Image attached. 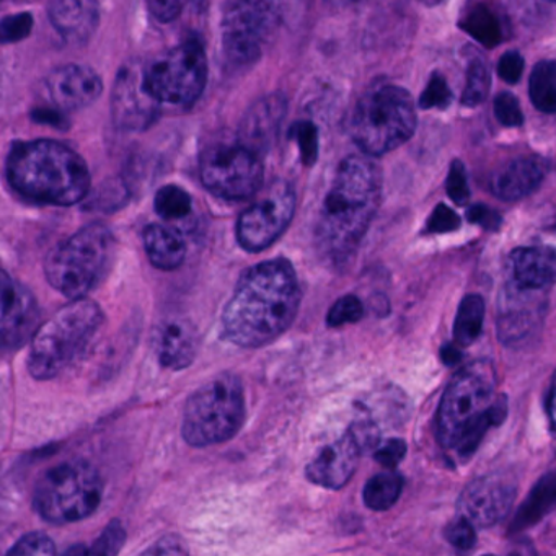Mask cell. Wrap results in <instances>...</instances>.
Here are the masks:
<instances>
[{"label":"cell","mask_w":556,"mask_h":556,"mask_svg":"<svg viewBox=\"0 0 556 556\" xmlns=\"http://www.w3.org/2000/svg\"><path fill=\"white\" fill-rule=\"evenodd\" d=\"M40 325V307L24 285L0 269V348H21Z\"/></svg>","instance_id":"cell-17"},{"label":"cell","mask_w":556,"mask_h":556,"mask_svg":"<svg viewBox=\"0 0 556 556\" xmlns=\"http://www.w3.org/2000/svg\"><path fill=\"white\" fill-rule=\"evenodd\" d=\"M441 357L447 366H452V364L458 363V361L462 359V353L454 344H445V346L442 348Z\"/></svg>","instance_id":"cell-48"},{"label":"cell","mask_w":556,"mask_h":556,"mask_svg":"<svg viewBox=\"0 0 556 556\" xmlns=\"http://www.w3.org/2000/svg\"><path fill=\"white\" fill-rule=\"evenodd\" d=\"M496 387L488 361L470 364L448 382L438 408V441L454 460L467 462L488 429L506 419L507 400Z\"/></svg>","instance_id":"cell-3"},{"label":"cell","mask_w":556,"mask_h":556,"mask_svg":"<svg viewBox=\"0 0 556 556\" xmlns=\"http://www.w3.org/2000/svg\"><path fill=\"white\" fill-rule=\"evenodd\" d=\"M516 496V478L507 471H493L475 478L464 488L457 501V513L475 529H488L509 514Z\"/></svg>","instance_id":"cell-15"},{"label":"cell","mask_w":556,"mask_h":556,"mask_svg":"<svg viewBox=\"0 0 556 556\" xmlns=\"http://www.w3.org/2000/svg\"><path fill=\"white\" fill-rule=\"evenodd\" d=\"M200 174L211 193L229 201L252 198L265 178L262 157L240 142L207 149L201 155Z\"/></svg>","instance_id":"cell-12"},{"label":"cell","mask_w":556,"mask_h":556,"mask_svg":"<svg viewBox=\"0 0 556 556\" xmlns=\"http://www.w3.org/2000/svg\"><path fill=\"white\" fill-rule=\"evenodd\" d=\"M295 213V191L288 181H275L237 223V240L250 253L271 247L285 233Z\"/></svg>","instance_id":"cell-13"},{"label":"cell","mask_w":556,"mask_h":556,"mask_svg":"<svg viewBox=\"0 0 556 556\" xmlns=\"http://www.w3.org/2000/svg\"><path fill=\"white\" fill-rule=\"evenodd\" d=\"M462 30L467 31L484 48L497 47L504 37L500 18L484 4H477L467 12L462 22Z\"/></svg>","instance_id":"cell-28"},{"label":"cell","mask_w":556,"mask_h":556,"mask_svg":"<svg viewBox=\"0 0 556 556\" xmlns=\"http://www.w3.org/2000/svg\"><path fill=\"white\" fill-rule=\"evenodd\" d=\"M484 321V301L481 295L468 294L458 305L454 324L455 343L460 348L470 346L480 337Z\"/></svg>","instance_id":"cell-27"},{"label":"cell","mask_w":556,"mask_h":556,"mask_svg":"<svg viewBox=\"0 0 556 556\" xmlns=\"http://www.w3.org/2000/svg\"><path fill=\"white\" fill-rule=\"evenodd\" d=\"M288 0H226L223 21L224 54L233 66L258 60L278 30Z\"/></svg>","instance_id":"cell-10"},{"label":"cell","mask_w":556,"mask_h":556,"mask_svg":"<svg viewBox=\"0 0 556 556\" xmlns=\"http://www.w3.org/2000/svg\"><path fill=\"white\" fill-rule=\"evenodd\" d=\"M364 317V305L356 295H343L331 305L327 315V325L330 328L356 324Z\"/></svg>","instance_id":"cell-33"},{"label":"cell","mask_w":556,"mask_h":556,"mask_svg":"<svg viewBox=\"0 0 556 556\" xmlns=\"http://www.w3.org/2000/svg\"><path fill=\"white\" fill-rule=\"evenodd\" d=\"M34 30V15L30 12L9 15L0 21V43H17Z\"/></svg>","instance_id":"cell-36"},{"label":"cell","mask_w":556,"mask_h":556,"mask_svg":"<svg viewBox=\"0 0 556 556\" xmlns=\"http://www.w3.org/2000/svg\"><path fill=\"white\" fill-rule=\"evenodd\" d=\"M546 2H549V4H552V2H555V0H546Z\"/></svg>","instance_id":"cell-52"},{"label":"cell","mask_w":556,"mask_h":556,"mask_svg":"<svg viewBox=\"0 0 556 556\" xmlns=\"http://www.w3.org/2000/svg\"><path fill=\"white\" fill-rule=\"evenodd\" d=\"M35 122L45 123V125L56 126V128H66V119L60 115V113L54 112V110H40V112L34 113Z\"/></svg>","instance_id":"cell-47"},{"label":"cell","mask_w":556,"mask_h":556,"mask_svg":"<svg viewBox=\"0 0 556 556\" xmlns=\"http://www.w3.org/2000/svg\"><path fill=\"white\" fill-rule=\"evenodd\" d=\"M546 291L507 282L501 292L497 338L506 346L529 340L542 327L546 315Z\"/></svg>","instance_id":"cell-16"},{"label":"cell","mask_w":556,"mask_h":556,"mask_svg":"<svg viewBox=\"0 0 556 556\" xmlns=\"http://www.w3.org/2000/svg\"><path fill=\"white\" fill-rule=\"evenodd\" d=\"M514 282L527 289L546 291L555 282V250L549 247H522L510 253Z\"/></svg>","instance_id":"cell-24"},{"label":"cell","mask_w":556,"mask_h":556,"mask_svg":"<svg viewBox=\"0 0 556 556\" xmlns=\"http://www.w3.org/2000/svg\"><path fill=\"white\" fill-rule=\"evenodd\" d=\"M529 96L536 110L548 113V115L555 113L556 67L553 61H542L533 67L529 83Z\"/></svg>","instance_id":"cell-30"},{"label":"cell","mask_w":556,"mask_h":556,"mask_svg":"<svg viewBox=\"0 0 556 556\" xmlns=\"http://www.w3.org/2000/svg\"><path fill=\"white\" fill-rule=\"evenodd\" d=\"M552 170L548 159L539 155L514 159L494 172L490 190L503 201H519L532 194Z\"/></svg>","instance_id":"cell-21"},{"label":"cell","mask_w":556,"mask_h":556,"mask_svg":"<svg viewBox=\"0 0 556 556\" xmlns=\"http://www.w3.org/2000/svg\"><path fill=\"white\" fill-rule=\"evenodd\" d=\"M333 4H348V2H351V0H331Z\"/></svg>","instance_id":"cell-51"},{"label":"cell","mask_w":556,"mask_h":556,"mask_svg":"<svg viewBox=\"0 0 556 556\" xmlns=\"http://www.w3.org/2000/svg\"><path fill=\"white\" fill-rule=\"evenodd\" d=\"M155 213L167 220L184 219L191 213V197L177 185H167L155 194Z\"/></svg>","instance_id":"cell-31"},{"label":"cell","mask_w":556,"mask_h":556,"mask_svg":"<svg viewBox=\"0 0 556 556\" xmlns=\"http://www.w3.org/2000/svg\"><path fill=\"white\" fill-rule=\"evenodd\" d=\"M490 87L491 76L486 63L477 58L468 64L467 86H465L464 96H462V105L467 106V109L481 105L490 93Z\"/></svg>","instance_id":"cell-32"},{"label":"cell","mask_w":556,"mask_h":556,"mask_svg":"<svg viewBox=\"0 0 556 556\" xmlns=\"http://www.w3.org/2000/svg\"><path fill=\"white\" fill-rule=\"evenodd\" d=\"M9 553L11 555H54L56 545L47 533L34 532L22 536Z\"/></svg>","instance_id":"cell-39"},{"label":"cell","mask_w":556,"mask_h":556,"mask_svg":"<svg viewBox=\"0 0 556 556\" xmlns=\"http://www.w3.org/2000/svg\"><path fill=\"white\" fill-rule=\"evenodd\" d=\"M452 99H454V96H452L447 80H445L441 74H434V76L429 79L425 92L419 97V106L425 110H445L451 105Z\"/></svg>","instance_id":"cell-35"},{"label":"cell","mask_w":556,"mask_h":556,"mask_svg":"<svg viewBox=\"0 0 556 556\" xmlns=\"http://www.w3.org/2000/svg\"><path fill=\"white\" fill-rule=\"evenodd\" d=\"M556 493V480L555 473L549 471L542 480L535 484L530 496L527 497L526 503L520 507L519 513L516 514L510 530L517 532V530L527 529V527L533 526L539 522L546 513L553 507L555 503Z\"/></svg>","instance_id":"cell-26"},{"label":"cell","mask_w":556,"mask_h":556,"mask_svg":"<svg viewBox=\"0 0 556 556\" xmlns=\"http://www.w3.org/2000/svg\"><path fill=\"white\" fill-rule=\"evenodd\" d=\"M161 100L146 77V67L129 63L118 71L112 92V116L123 131H146L161 115Z\"/></svg>","instance_id":"cell-14"},{"label":"cell","mask_w":556,"mask_h":556,"mask_svg":"<svg viewBox=\"0 0 556 556\" xmlns=\"http://www.w3.org/2000/svg\"><path fill=\"white\" fill-rule=\"evenodd\" d=\"M291 138L298 142L302 162L307 167L315 164L318 157V131L314 123L299 122L292 126Z\"/></svg>","instance_id":"cell-34"},{"label":"cell","mask_w":556,"mask_h":556,"mask_svg":"<svg viewBox=\"0 0 556 556\" xmlns=\"http://www.w3.org/2000/svg\"><path fill=\"white\" fill-rule=\"evenodd\" d=\"M144 249L155 268L172 271L184 265L187 243L184 237L170 227L151 224L144 230Z\"/></svg>","instance_id":"cell-25"},{"label":"cell","mask_w":556,"mask_h":556,"mask_svg":"<svg viewBox=\"0 0 556 556\" xmlns=\"http://www.w3.org/2000/svg\"><path fill=\"white\" fill-rule=\"evenodd\" d=\"M126 532L123 529L122 522L118 520H113L110 522V526L103 530L100 539L93 543L92 548L89 549L90 553H96V555H116L122 549V546L125 545Z\"/></svg>","instance_id":"cell-41"},{"label":"cell","mask_w":556,"mask_h":556,"mask_svg":"<svg viewBox=\"0 0 556 556\" xmlns=\"http://www.w3.org/2000/svg\"><path fill=\"white\" fill-rule=\"evenodd\" d=\"M105 321L92 299H73L31 337L28 370L38 380L54 379L79 361Z\"/></svg>","instance_id":"cell-5"},{"label":"cell","mask_w":556,"mask_h":556,"mask_svg":"<svg viewBox=\"0 0 556 556\" xmlns=\"http://www.w3.org/2000/svg\"><path fill=\"white\" fill-rule=\"evenodd\" d=\"M403 477L396 471H380L364 486V504L372 510H387L402 496Z\"/></svg>","instance_id":"cell-29"},{"label":"cell","mask_w":556,"mask_h":556,"mask_svg":"<svg viewBox=\"0 0 556 556\" xmlns=\"http://www.w3.org/2000/svg\"><path fill=\"white\" fill-rule=\"evenodd\" d=\"M363 452L359 442L348 429L340 439L318 452L317 457L305 468V475L308 481L318 486L340 490L353 477Z\"/></svg>","instance_id":"cell-18"},{"label":"cell","mask_w":556,"mask_h":556,"mask_svg":"<svg viewBox=\"0 0 556 556\" xmlns=\"http://www.w3.org/2000/svg\"><path fill=\"white\" fill-rule=\"evenodd\" d=\"M445 190L448 198L454 201L457 206H465L470 200V188H468L467 170L460 161H454L448 168L447 181H445Z\"/></svg>","instance_id":"cell-37"},{"label":"cell","mask_w":556,"mask_h":556,"mask_svg":"<svg viewBox=\"0 0 556 556\" xmlns=\"http://www.w3.org/2000/svg\"><path fill=\"white\" fill-rule=\"evenodd\" d=\"M523 74V58L519 51H507L497 63V76L507 84H517Z\"/></svg>","instance_id":"cell-45"},{"label":"cell","mask_w":556,"mask_h":556,"mask_svg":"<svg viewBox=\"0 0 556 556\" xmlns=\"http://www.w3.org/2000/svg\"><path fill=\"white\" fill-rule=\"evenodd\" d=\"M445 540L451 543L452 546H455L457 549H462V552H467V549L473 548L475 542H477V532H475V527L468 522L464 517L458 516L454 522L448 523L445 527Z\"/></svg>","instance_id":"cell-40"},{"label":"cell","mask_w":556,"mask_h":556,"mask_svg":"<svg viewBox=\"0 0 556 556\" xmlns=\"http://www.w3.org/2000/svg\"><path fill=\"white\" fill-rule=\"evenodd\" d=\"M467 219L471 224H478V226L484 227L486 230H497L503 224L500 214L491 207L484 206V204H475L468 210Z\"/></svg>","instance_id":"cell-46"},{"label":"cell","mask_w":556,"mask_h":556,"mask_svg":"<svg viewBox=\"0 0 556 556\" xmlns=\"http://www.w3.org/2000/svg\"><path fill=\"white\" fill-rule=\"evenodd\" d=\"M194 0H148L149 11L159 22L175 21Z\"/></svg>","instance_id":"cell-43"},{"label":"cell","mask_w":556,"mask_h":556,"mask_svg":"<svg viewBox=\"0 0 556 556\" xmlns=\"http://www.w3.org/2000/svg\"><path fill=\"white\" fill-rule=\"evenodd\" d=\"M553 392H555V387L549 386L548 392H546V415H548L549 425L553 428Z\"/></svg>","instance_id":"cell-49"},{"label":"cell","mask_w":556,"mask_h":556,"mask_svg":"<svg viewBox=\"0 0 556 556\" xmlns=\"http://www.w3.org/2000/svg\"><path fill=\"white\" fill-rule=\"evenodd\" d=\"M51 24L74 43H84L96 34L100 22L97 0H53L50 5Z\"/></svg>","instance_id":"cell-23"},{"label":"cell","mask_w":556,"mask_h":556,"mask_svg":"<svg viewBox=\"0 0 556 556\" xmlns=\"http://www.w3.org/2000/svg\"><path fill=\"white\" fill-rule=\"evenodd\" d=\"M460 224L462 220L457 213H454L445 204H439L432 211L431 217H429L428 224H426V233L454 232V230L460 227Z\"/></svg>","instance_id":"cell-42"},{"label":"cell","mask_w":556,"mask_h":556,"mask_svg":"<svg viewBox=\"0 0 556 556\" xmlns=\"http://www.w3.org/2000/svg\"><path fill=\"white\" fill-rule=\"evenodd\" d=\"M8 177L12 187L40 203L73 206L89 194L90 174L86 162L60 142H25L9 155Z\"/></svg>","instance_id":"cell-4"},{"label":"cell","mask_w":556,"mask_h":556,"mask_svg":"<svg viewBox=\"0 0 556 556\" xmlns=\"http://www.w3.org/2000/svg\"><path fill=\"white\" fill-rule=\"evenodd\" d=\"M286 113L288 102L281 93H271L253 103L240 123V144L262 157L278 139Z\"/></svg>","instance_id":"cell-19"},{"label":"cell","mask_w":556,"mask_h":556,"mask_svg":"<svg viewBox=\"0 0 556 556\" xmlns=\"http://www.w3.org/2000/svg\"><path fill=\"white\" fill-rule=\"evenodd\" d=\"M149 87L161 103L191 106L206 87L207 60L200 41H187L146 67Z\"/></svg>","instance_id":"cell-11"},{"label":"cell","mask_w":556,"mask_h":556,"mask_svg":"<svg viewBox=\"0 0 556 556\" xmlns=\"http://www.w3.org/2000/svg\"><path fill=\"white\" fill-rule=\"evenodd\" d=\"M301 286L289 260L247 269L223 314V337L240 348H262L281 337L301 307Z\"/></svg>","instance_id":"cell-1"},{"label":"cell","mask_w":556,"mask_h":556,"mask_svg":"<svg viewBox=\"0 0 556 556\" xmlns=\"http://www.w3.org/2000/svg\"><path fill=\"white\" fill-rule=\"evenodd\" d=\"M351 138L369 157L405 144L416 129V109L408 90L379 86L369 90L350 116Z\"/></svg>","instance_id":"cell-7"},{"label":"cell","mask_w":556,"mask_h":556,"mask_svg":"<svg viewBox=\"0 0 556 556\" xmlns=\"http://www.w3.org/2000/svg\"><path fill=\"white\" fill-rule=\"evenodd\" d=\"M382 200V174L369 155L341 162L325 197L317 224V243L333 265L353 258Z\"/></svg>","instance_id":"cell-2"},{"label":"cell","mask_w":556,"mask_h":556,"mask_svg":"<svg viewBox=\"0 0 556 556\" xmlns=\"http://www.w3.org/2000/svg\"><path fill=\"white\" fill-rule=\"evenodd\" d=\"M494 116L506 128H517L523 123L519 100L510 92H503L494 99Z\"/></svg>","instance_id":"cell-38"},{"label":"cell","mask_w":556,"mask_h":556,"mask_svg":"<svg viewBox=\"0 0 556 556\" xmlns=\"http://www.w3.org/2000/svg\"><path fill=\"white\" fill-rule=\"evenodd\" d=\"M47 84L54 105L63 112L86 109L97 102L103 92L99 74L77 64L58 67L50 74Z\"/></svg>","instance_id":"cell-20"},{"label":"cell","mask_w":556,"mask_h":556,"mask_svg":"<svg viewBox=\"0 0 556 556\" xmlns=\"http://www.w3.org/2000/svg\"><path fill=\"white\" fill-rule=\"evenodd\" d=\"M115 250L112 230L103 224H89L48 253L45 275L61 294L86 298L109 275Z\"/></svg>","instance_id":"cell-6"},{"label":"cell","mask_w":556,"mask_h":556,"mask_svg":"<svg viewBox=\"0 0 556 556\" xmlns=\"http://www.w3.org/2000/svg\"><path fill=\"white\" fill-rule=\"evenodd\" d=\"M154 350L162 366L172 370L185 369L197 357V330L181 318L162 321L154 333Z\"/></svg>","instance_id":"cell-22"},{"label":"cell","mask_w":556,"mask_h":556,"mask_svg":"<svg viewBox=\"0 0 556 556\" xmlns=\"http://www.w3.org/2000/svg\"><path fill=\"white\" fill-rule=\"evenodd\" d=\"M422 4H439L442 0H421Z\"/></svg>","instance_id":"cell-50"},{"label":"cell","mask_w":556,"mask_h":556,"mask_svg":"<svg viewBox=\"0 0 556 556\" xmlns=\"http://www.w3.org/2000/svg\"><path fill=\"white\" fill-rule=\"evenodd\" d=\"M245 419L242 380L236 374H219L188 399L185 406V441L193 447H210L229 441Z\"/></svg>","instance_id":"cell-8"},{"label":"cell","mask_w":556,"mask_h":556,"mask_svg":"<svg viewBox=\"0 0 556 556\" xmlns=\"http://www.w3.org/2000/svg\"><path fill=\"white\" fill-rule=\"evenodd\" d=\"M405 455L406 442L403 441V439L393 438L377 447L374 458H376L379 464H382L383 467L393 470V468H395L396 465L405 458Z\"/></svg>","instance_id":"cell-44"},{"label":"cell","mask_w":556,"mask_h":556,"mask_svg":"<svg viewBox=\"0 0 556 556\" xmlns=\"http://www.w3.org/2000/svg\"><path fill=\"white\" fill-rule=\"evenodd\" d=\"M103 481L90 462L70 460L48 470L35 488L34 504L51 523H73L96 513Z\"/></svg>","instance_id":"cell-9"}]
</instances>
